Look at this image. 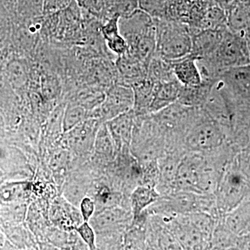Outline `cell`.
Returning <instances> with one entry per match:
<instances>
[{
  "instance_id": "cell-28",
  "label": "cell",
  "mask_w": 250,
  "mask_h": 250,
  "mask_svg": "<svg viewBox=\"0 0 250 250\" xmlns=\"http://www.w3.org/2000/svg\"><path fill=\"white\" fill-rule=\"evenodd\" d=\"M8 75L11 82L17 87L24 84L27 78L25 67L19 61L10 62L7 67Z\"/></svg>"
},
{
  "instance_id": "cell-11",
  "label": "cell",
  "mask_w": 250,
  "mask_h": 250,
  "mask_svg": "<svg viewBox=\"0 0 250 250\" xmlns=\"http://www.w3.org/2000/svg\"><path fill=\"white\" fill-rule=\"evenodd\" d=\"M49 218L54 227L67 231H74L83 222L80 208L60 194L50 202Z\"/></svg>"
},
{
  "instance_id": "cell-7",
  "label": "cell",
  "mask_w": 250,
  "mask_h": 250,
  "mask_svg": "<svg viewBox=\"0 0 250 250\" xmlns=\"http://www.w3.org/2000/svg\"><path fill=\"white\" fill-rule=\"evenodd\" d=\"M134 92L130 85L117 83L106 90V96L98 108L90 112V118L106 123L134 108Z\"/></svg>"
},
{
  "instance_id": "cell-13",
  "label": "cell",
  "mask_w": 250,
  "mask_h": 250,
  "mask_svg": "<svg viewBox=\"0 0 250 250\" xmlns=\"http://www.w3.org/2000/svg\"><path fill=\"white\" fill-rule=\"evenodd\" d=\"M116 147L106 123L100 125L95 136L93 152L89 161L95 167L104 170L116 156Z\"/></svg>"
},
{
  "instance_id": "cell-27",
  "label": "cell",
  "mask_w": 250,
  "mask_h": 250,
  "mask_svg": "<svg viewBox=\"0 0 250 250\" xmlns=\"http://www.w3.org/2000/svg\"><path fill=\"white\" fill-rule=\"evenodd\" d=\"M139 9V0H116L109 8L108 18L117 15L120 18L131 16Z\"/></svg>"
},
{
  "instance_id": "cell-1",
  "label": "cell",
  "mask_w": 250,
  "mask_h": 250,
  "mask_svg": "<svg viewBox=\"0 0 250 250\" xmlns=\"http://www.w3.org/2000/svg\"><path fill=\"white\" fill-rule=\"evenodd\" d=\"M196 62L202 81L215 80L226 70L250 65V49L245 34L227 28L215 52Z\"/></svg>"
},
{
  "instance_id": "cell-19",
  "label": "cell",
  "mask_w": 250,
  "mask_h": 250,
  "mask_svg": "<svg viewBox=\"0 0 250 250\" xmlns=\"http://www.w3.org/2000/svg\"><path fill=\"white\" fill-rule=\"evenodd\" d=\"M197 59L191 54L184 58L172 61L174 76L183 85H195L202 83V77Z\"/></svg>"
},
{
  "instance_id": "cell-6",
  "label": "cell",
  "mask_w": 250,
  "mask_h": 250,
  "mask_svg": "<svg viewBox=\"0 0 250 250\" xmlns=\"http://www.w3.org/2000/svg\"><path fill=\"white\" fill-rule=\"evenodd\" d=\"M225 139V131L221 125L203 110L201 117L187 133L184 147L187 152H209L222 147Z\"/></svg>"
},
{
  "instance_id": "cell-9",
  "label": "cell",
  "mask_w": 250,
  "mask_h": 250,
  "mask_svg": "<svg viewBox=\"0 0 250 250\" xmlns=\"http://www.w3.org/2000/svg\"><path fill=\"white\" fill-rule=\"evenodd\" d=\"M36 169L22 149L0 141V172L4 177L16 180L32 179Z\"/></svg>"
},
{
  "instance_id": "cell-24",
  "label": "cell",
  "mask_w": 250,
  "mask_h": 250,
  "mask_svg": "<svg viewBox=\"0 0 250 250\" xmlns=\"http://www.w3.org/2000/svg\"><path fill=\"white\" fill-rule=\"evenodd\" d=\"M194 0L169 1L167 19L188 24Z\"/></svg>"
},
{
  "instance_id": "cell-16",
  "label": "cell",
  "mask_w": 250,
  "mask_h": 250,
  "mask_svg": "<svg viewBox=\"0 0 250 250\" xmlns=\"http://www.w3.org/2000/svg\"><path fill=\"white\" fill-rule=\"evenodd\" d=\"M227 28L228 27L218 29H208L192 35L190 54L197 59L211 55L220 44Z\"/></svg>"
},
{
  "instance_id": "cell-10",
  "label": "cell",
  "mask_w": 250,
  "mask_h": 250,
  "mask_svg": "<svg viewBox=\"0 0 250 250\" xmlns=\"http://www.w3.org/2000/svg\"><path fill=\"white\" fill-rule=\"evenodd\" d=\"M132 220L131 210L123 207H114L95 210L89 223L96 233L126 231Z\"/></svg>"
},
{
  "instance_id": "cell-2",
  "label": "cell",
  "mask_w": 250,
  "mask_h": 250,
  "mask_svg": "<svg viewBox=\"0 0 250 250\" xmlns=\"http://www.w3.org/2000/svg\"><path fill=\"white\" fill-rule=\"evenodd\" d=\"M221 174L207 153L187 152L179 163L174 191L214 194Z\"/></svg>"
},
{
  "instance_id": "cell-8",
  "label": "cell",
  "mask_w": 250,
  "mask_h": 250,
  "mask_svg": "<svg viewBox=\"0 0 250 250\" xmlns=\"http://www.w3.org/2000/svg\"><path fill=\"white\" fill-rule=\"evenodd\" d=\"M101 122L89 118L62 134L61 143L75 156L88 161L93 152L97 131Z\"/></svg>"
},
{
  "instance_id": "cell-29",
  "label": "cell",
  "mask_w": 250,
  "mask_h": 250,
  "mask_svg": "<svg viewBox=\"0 0 250 250\" xmlns=\"http://www.w3.org/2000/svg\"><path fill=\"white\" fill-rule=\"evenodd\" d=\"M75 231L88 247V250H97L96 233L89 222L83 221L75 229Z\"/></svg>"
},
{
  "instance_id": "cell-15",
  "label": "cell",
  "mask_w": 250,
  "mask_h": 250,
  "mask_svg": "<svg viewBox=\"0 0 250 250\" xmlns=\"http://www.w3.org/2000/svg\"><path fill=\"white\" fill-rule=\"evenodd\" d=\"M34 199L31 179L14 180L0 185V202L4 206L28 202Z\"/></svg>"
},
{
  "instance_id": "cell-4",
  "label": "cell",
  "mask_w": 250,
  "mask_h": 250,
  "mask_svg": "<svg viewBox=\"0 0 250 250\" xmlns=\"http://www.w3.org/2000/svg\"><path fill=\"white\" fill-rule=\"evenodd\" d=\"M154 20L156 24L157 55L172 62L190 54L192 34L188 24L169 19Z\"/></svg>"
},
{
  "instance_id": "cell-20",
  "label": "cell",
  "mask_w": 250,
  "mask_h": 250,
  "mask_svg": "<svg viewBox=\"0 0 250 250\" xmlns=\"http://www.w3.org/2000/svg\"><path fill=\"white\" fill-rule=\"evenodd\" d=\"M160 194L156 187L147 184H141L135 188L130 195V207L133 218H137L147 208L157 201Z\"/></svg>"
},
{
  "instance_id": "cell-14",
  "label": "cell",
  "mask_w": 250,
  "mask_h": 250,
  "mask_svg": "<svg viewBox=\"0 0 250 250\" xmlns=\"http://www.w3.org/2000/svg\"><path fill=\"white\" fill-rule=\"evenodd\" d=\"M114 62L119 77V83L131 87L136 82L147 77V67L128 51L123 55L117 57Z\"/></svg>"
},
{
  "instance_id": "cell-12",
  "label": "cell",
  "mask_w": 250,
  "mask_h": 250,
  "mask_svg": "<svg viewBox=\"0 0 250 250\" xmlns=\"http://www.w3.org/2000/svg\"><path fill=\"white\" fill-rule=\"evenodd\" d=\"M135 117L136 113L131 109L105 123L114 143L117 154L131 146Z\"/></svg>"
},
{
  "instance_id": "cell-22",
  "label": "cell",
  "mask_w": 250,
  "mask_h": 250,
  "mask_svg": "<svg viewBox=\"0 0 250 250\" xmlns=\"http://www.w3.org/2000/svg\"><path fill=\"white\" fill-rule=\"evenodd\" d=\"M147 78L154 83L177 80L171 62L161 58L156 54L148 64Z\"/></svg>"
},
{
  "instance_id": "cell-17",
  "label": "cell",
  "mask_w": 250,
  "mask_h": 250,
  "mask_svg": "<svg viewBox=\"0 0 250 250\" xmlns=\"http://www.w3.org/2000/svg\"><path fill=\"white\" fill-rule=\"evenodd\" d=\"M182 84L177 80L155 83L154 98L149 107V114L167 107L178 100Z\"/></svg>"
},
{
  "instance_id": "cell-25",
  "label": "cell",
  "mask_w": 250,
  "mask_h": 250,
  "mask_svg": "<svg viewBox=\"0 0 250 250\" xmlns=\"http://www.w3.org/2000/svg\"><path fill=\"white\" fill-rule=\"evenodd\" d=\"M125 232L126 231L97 233V250H124Z\"/></svg>"
},
{
  "instance_id": "cell-26",
  "label": "cell",
  "mask_w": 250,
  "mask_h": 250,
  "mask_svg": "<svg viewBox=\"0 0 250 250\" xmlns=\"http://www.w3.org/2000/svg\"><path fill=\"white\" fill-rule=\"evenodd\" d=\"M139 9L154 19H167L168 0H139Z\"/></svg>"
},
{
  "instance_id": "cell-18",
  "label": "cell",
  "mask_w": 250,
  "mask_h": 250,
  "mask_svg": "<svg viewBox=\"0 0 250 250\" xmlns=\"http://www.w3.org/2000/svg\"><path fill=\"white\" fill-rule=\"evenodd\" d=\"M215 81H202L201 83L195 85H182L177 102L189 107H202Z\"/></svg>"
},
{
  "instance_id": "cell-5",
  "label": "cell",
  "mask_w": 250,
  "mask_h": 250,
  "mask_svg": "<svg viewBox=\"0 0 250 250\" xmlns=\"http://www.w3.org/2000/svg\"><path fill=\"white\" fill-rule=\"evenodd\" d=\"M104 173L115 188L129 197L135 188L143 184L142 167L130 148L118 153Z\"/></svg>"
},
{
  "instance_id": "cell-23",
  "label": "cell",
  "mask_w": 250,
  "mask_h": 250,
  "mask_svg": "<svg viewBox=\"0 0 250 250\" xmlns=\"http://www.w3.org/2000/svg\"><path fill=\"white\" fill-rule=\"evenodd\" d=\"M90 118V112L84 107L72 102H67L63 114V131L69 130L80 125L82 122Z\"/></svg>"
},
{
  "instance_id": "cell-30",
  "label": "cell",
  "mask_w": 250,
  "mask_h": 250,
  "mask_svg": "<svg viewBox=\"0 0 250 250\" xmlns=\"http://www.w3.org/2000/svg\"><path fill=\"white\" fill-rule=\"evenodd\" d=\"M108 50L116 57L123 55L128 51V45L125 38L121 34L105 41Z\"/></svg>"
},
{
  "instance_id": "cell-21",
  "label": "cell",
  "mask_w": 250,
  "mask_h": 250,
  "mask_svg": "<svg viewBox=\"0 0 250 250\" xmlns=\"http://www.w3.org/2000/svg\"><path fill=\"white\" fill-rule=\"evenodd\" d=\"M134 92V110L136 115L149 114V107L154 98L155 83L146 78L131 85Z\"/></svg>"
},
{
  "instance_id": "cell-32",
  "label": "cell",
  "mask_w": 250,
  "mask_h": 250,
  "mask_svg": "<svg viewBox=\"0 0 250 250\" xmlns=\"http://www.w3.org/2000/svg\"><path fill=\"white\" fill-rule=\"evenodd\" d=\"M169 1H175V0H168Z\"/></svg>"
},
{
  "instance_id": "cell-31",
  "label": "cell",
  "mask_w": 250,
  "mask_h": 250,
  "mask_svg": "<svg viewBox=\"0 0 250 250\" xmlns=\"http://www.w3.org/2000/svg\"><path fill=\"white\" fill-rule=\"evenodd\" d=\"M79 208H80L83 221L89 222L90 219L95 213L96 207H95V202L92 197L85 196L81 202Z\"/></svg>"
},
{
  "instance_id": "cell-3",
  "label": "cell",
  "mask_w": 250,
  "mask_h": 250,
  "mask_svg": "<svg viewBox=\"0 0 250 250\" xmlns=\"http://www.w3.org/2000/svg\"><path fill=\"white\" fill-rule=\"evenodd\" d=\"M151 214L184 215L205 212L219 218L214 194L174 191L161 195L146 209Z\"/></svg>"
}]
</instances>
